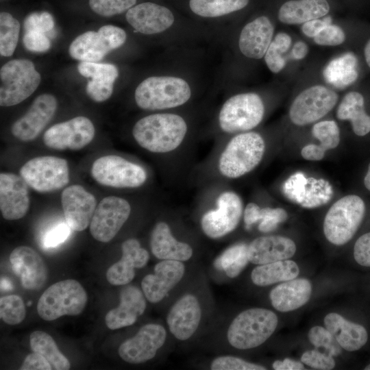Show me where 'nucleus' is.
<instances>
[{"label": "nucleus", "mask_w": 370, "mask_h": 370, "mask_svg": "<svg viewBox=\"0 0 370 370\" xmlns=\"http://www.w3.org/2000/svg\"><path fill=\"white\" fill-rule=\"evenodd\" d=\"M57 107L58 102L53 95L38 96L26 113L12 124V135L21 141L33 140L52 119Z\"/></svg>", "instance_id": "obj_17"}, {"label": "nucleus", "mask_w": 370, "mask_h": 370, "mask_svg": "<svg viewBox=\"0 0 370 370\" xmlns=\"http://www.w3.org/2000/svg\"><path fill=\"white\" fill-rule=\"evenodd\" d=\"M248 245L241 243L227 248L218 256L214 262V267L223 270L230 278L237 277L249 262L248 258Z\"/></svg>", "instance_id": "obj_37"}, {"label": "nucleus", "mask_w": 370, "mask_h": 370, "mask_svg": "<svg viewBox=\"0 0 370 370\" xmlns=\"http://www.w3.org/2000/svg\"><path fill=\"white\" fill-rule=\"evenodd\" d=\"M191 95L188 84L171 76H153L144 79L136 88L134 98L139 108L158 110L184 104Z\"/></svg>", "instance_id": "obj_4"}, {"label": "nucleus", "mask_w": 370, "mask_h": 370, "mask_svg": "<svg viewBox=\"0 0 370 370\" xmlns=\"http://www.w3.org/2000/svg\"><path fill=\"white\" fill-rule=\"evenodd\" d=\"M20 32V23L10 13L0 14V53L11 56L16 49Z\"/></svg>", "instance_id": "obj_39"}, {"label": "nucleus", "mask_w": 370, "mask_h": 370, "mask_svg": "<svg viewBox=\"0 0 370 370\" xmlns=\"http://www.w3.org/2000/svg\"><path fill=\"white\" fill-rule=\"evenodd\" d=\"M311 293L312 284L308 280L294 278L273 288L269 298L275 310L286 312L296 310L306 304Z\"/></svg>", "instance_id": "obj_30"}, {"label": "nucleus", "mask_w": 370, "mask_h": 370, "mask_svg": "<svg viewBox=\"0 0 370 370\" xmlns=\"http://www.w3.org/2000/svg\"><path fill=\"white\" fill-rule=\"evenodd\" d=\"M325 151H324L319 145L314 144H309L304 146L301 151V156L307 160L312 161H319L324 158Z\"/></svg>", "instance_id": "obj_55"}, {"label": "nucleus", "mask_w": 370, "mask_h": 370, "mask_svg": "<svg viewBox=\"0 0 370 370\" xmlns=\"http://www.w3.org/2000/svg\"><path fill=\"white\" fill-rule=\"evenodd\" d=\"M299 273L297 263L287 259L259 264L251 271V278L255 285L266 286L296 278Z\"/></svg>", "instance_id": "obj_35"}, {"label": "nucleus", "mask_w": 370, "mask_h": 370, "mask_svg": "<svg viewBox=\"0 0 370 370\" xmlns=\"http://www.w3.org/2000/svg\"><path fill=\"white\" fill-rule=\"evenodd\" d=\"M25 32H38L47 33L54 27L52 15L47 12H36L28 14L24 20Z\"/></svg>", "instance_id": "obj_46"}, {"label": "nucleus", "mask_w": 370, "mask_h": 370, "mask_svg": "<svg viewBox=\"0 0 370 370\" xmlns=\"http://www.w3.org/2000/svg\"><path fill=\"white\" fill-rule=\"evenodd\" d=\"M25 47L32 52H45L51 47V42L45 34L38 32H25L23 38Z\"/></svg>", "instance_id": "obj_50"}, {"label": "nucleus", "mask_w": 370, "mask_h": 370, "mask_svg": "<svg viewBox=\"0 0 370 370\" xmlns=\"http://www.w3.org/2000/svg\"><path fill=\"white\" fill-rule=\"evenodd\" d=\"M187 124L180 115L157 113L138 120L132 130L136 143L153 153H164L175 150L187 133Z\"/></svg>", "instance_id": "obj_1"}, {"label": "nucleus", "mask_w": 370, "mask_h": 370, "mask_svg": "<svg viewBox=\"0 0 370 370\" xmlns=\"http://www.w3.org/2000/svg\"><path fill=\"white\" fill-rule=\"evenodd\" d=\"M313 136L324 151L336 148L340 143V130L334 121H323L315 123L312 129Z\"/></svg>", "instance_id": "obj_41"}, {"label": "nucleus", "mask_w": 370, "mask_h": 370, "mask_svg": "<svg viewBox=\"0 0 370 370\" xmlns=\"http://www.w3.org/2000/svg\"><path fill=\"white\" fill-rule=\"evenodd\" d=\"M136 0H89L91 10L102 16L120 14L133 7Z\"/></svg>", "instance_id": "obj_44"}, {"label": "nucleus", "mask_w": 370, "mask_h": 370, "mask_svg": "<svg viewBox=\"0 0 370 370\" xmlns=\"http://www.w3.org/2000/svg\"><path fill=\"white\" fill-rule=\"evenodd\" d=\"M336 116L340 120L351 121L357 136L370 132V116L365 112L363 96L358 92L352 91L344 96L337 108Z\"/></svg>", "instance_id": "obj_33"}, {"label": "nucleus", "mask_w": 370, "mask_h": 370, "mask_svg": "<svg viewBox=\"0 0 370 370\" xmlns=\"http://www.w3.org/2000/svg\"><path fill=\"white\" fill-rule=\"evenodd\" d=\"M25 315V306L19 295H10L1 297L0 318L3 322L16 325L24 320Z\"/></svg>", "instance_id": "obj_40"}, {"label": "nucleus", "mask_w": 370, "mask_h": 370, "mask_svg": "<svg viewBox=\"0 0 370 370\" xmlns=\"http://www.w3.org/2000/svg\"><path fill=\"white\" fill-rule=\"evenodd\" d=\"M308 53V46L303 41H297L292 49V57L295 60L304 58Z\"/></svg>", "instance_id": "obj_59"}, {"label": "nucleus", "mask_w": 370, "mask_h": 370, "mask_svg": "<svg viewBox=\"0 0 370 370\" xmlns=\"http://www.w3.org/2000/svg\"><path fill=\"white\" fill-rule=\"evenodd\" d=\"M121 251V258L106 271L107 281L114 286L129 284L135 276V269L145 267L149 259L148 251L141 247L136 238L125 241Z\"/></svg>", "instance_id": "obj_24"}, {"label": "nucleus", "mask_w": 370, "mask_h": 370, "mask_svg": "<svg viewBox=\"0 0 370 370\" xmlns=\"http://www.w3.org/2000/svg\"><path fill=\"white\" fill-rule=\"evenodd\" d=\"M264 106L260 97L254 92L234 95L223 105L219 123L222 131L233 134L247 132L256 127L262 120Z\"/></svg>", "instance_id": "obj_8"}, {"label": "nucleus", "mask_w": 370, "mask_h": 370, "mask_svg": "<svg viewBox=\"0 0 370 370\" xmlns=\"http://www.w3.org/2000/svg\"><path fill=\"white\" fill-rule=\"evenodd\" d=\"M332 23V18L326 16L324 18H317L304 23L302 25V32L308 37H315L326 25Z\"/></svg>", "instance_id": "obj_54"}, {"label": "nucleus", "mask_w": 370, "mask_h": 370, "mask_svg": "<svg viewBox=\"0 0 370 370\" xmlns=\"http://www.w3.org/2000/svg\"><path fill=\"white\" fill-rule=\"evenodd\" d=\"M212 370H265L262 365L249 362L232 356H222L216 358L210 365Z\"/></svg>", "instance_id": "obj_45"}, {"label": "nucleus", "mask_w": 370, "mask_h": 370, "mask_svg": "<svg viewBox=\"0 0 370 370\" xmlns=\"http://www.w3.org/2000/svg\"><path fill=\"white\" fill-rule=\"evenodd\" d=\"M95 134L92 121L79 116L49 127L43 135V142L56 150H79L92 140Z\"/></svg>", "instance_id": "obj_15"}, {"label": "nucleus", "mask_w": 370, "mask_h": 370, "mask_svg": "<svg viewBox=\"0 0 370 370\" xmlns=\"http://www.w3.org/2000/svg\"><path fill=\"white\" fill-rule=\"evenodd\" d=\"M145 296L138 287L125 286L120 293L119 305L108 311L105 317L107 327L117 330L133 325L146 308Z\"/></svg>", "instance_id": "obj_25"}, {"label": "nucleus", "mask_w": 370, "mask_h": 370, "mask_svg": "<svg viewBox=\"0 0 370 370\" xmlns=\"http://www.w3.org/2000/svg\"><path fill=\"white\" fill-rule=\"evenodd\" d=\"M185 266L182 261L162 260L155 265L154 273L145 275L141 288L151 303L162 300L168 293L182 279Z\"/></svg>", "instance_id": "obj_21"}, {"label": "nucleus", "mask_w": 370, "mask_h": 370, "mask_svg": "<svg viewBox=\"0 0 370 370\" xmlns=\"http://www.w3.org/2000/svg\"><path fill=\"white\" fill-rule=\"evenodd\" d=\"M126 37L125 32L121 27L103 25L97 32L88 31L78 36L71 43L69 52L73 59L97 62L123 45Z\"/></svg>", "instance_id": "obj_11"}, {"label": "nucleus", "mask_w": 370, "mask_h": 370, "mask_svg": "<svg viewBox=\"0 0 370 370\" xmlns=\"http://www.w3.org/2000/svg\"><path fill=\"white\" fill-rule=\"evenodd\" d=\"M265 151L263 138L257 132H247L232 137L221 152L219 173L230 179L238 178L254 170Z\"/></svg>", "instance_id": "obj_2"}, {"label": "nucleus", "mask_w": 370, "mask_h": 370, "mask_svg": "<svg viewBox=\"0 0 370 370\" xmlns=\"http://www.w3.org/2000/svg\"><path fill=\"white\" fill-rule=\"evenodd\" d=\"M21 370H51L52 367L47 360L42 355L34 352L25 358Z\"/></svg>", "instance_id": "obj_53"}, {"label": "nucleus", "mask_w": 370, "mask_h": 370, "mask_svg": "<svg viewBox=\"0 0 370 370\" xmlns=\"http://www.w3.org/2000/svg\"><path fill=\"white\" fill-rule=\"evenodd\" d=\"M296 251L293 240L277 235L263 236L255 238L248 245V258L255 264L287 260Z\"/></svg>", "instance_id": "obj_27"}, {"label": "nucleus", "mask_w": 370, "mask_h": 370, "mask_svg": "<svg viewBox=\"0 0 370 370\" xmlns=\"http://www.w3.org/2000/svg\"><path fill=\"white\" fill-rule=\"evenodd\" d=\"M273 32V25L267 16L255 18L246 24L240 34V51L247 58H262L272 42Z\"/></svg>", "instance_id": "obj_28"}, {"label": "nucleus", "mask_w": 370, "mask_h": 370, "mask_svg": "<svg viewBox=\"0 0 370 370\" xmlns=\"http://www.w3.org/2000/svg\"><path fill=\"white\" fill-rule=\"evenodd\" d=\"M273 368L275 370H301L305 369L302 362L285 358L283 360H275L273 362Z\"/></svg>", "instance_id": "obj_56"}, {"label": "nucleus", "mask_w": 370, "mask_h": 370, "mask_svg": "<svg viewBox=\"0 0 370 370\" xmlns=\"http://www.w3.org/2000/svg\"><path fill=\"white\" fill-rule=\"evenodd\" d=\"M201 318V308L198 299L193 294H185L171 308L166 320L175 338L186 341L195 333Z\"/></svg>", "instance_id": "obj_22"}, {"label": "nucleus", "mask_w": 370, "mask_h": 370, "mask_svg": "<svg viewBox=\"0 0 370 370\" xmlns=\"http://www.w3.org/2000/svg\"><path fill=\"white\" fill-rule=\"evenodd\" d=\"M32 350L44 356L54 370H68L69 360L60 352L53 338L47 333L36 330L29 336Z\"/></svg>", "instance_id": "obj_36"}, {"label": "nucleus", "mask_w": 370, "mask_h": 370, "mask_svg": "<svg viewBox=\"0 0 370 370\" xmlns=\"http://www.w3.org/2000/svg\"><path fill=\"white\" fill-rule=\"evenodd\" d=\"M366 62L370 68V39L367 42L364 49Z\"/></svg>", "instance_id": "obj_60"}, {"label": "nucleus", "mask_w": 370, "mask_h": 370, "mask_svg": "<svg viewBox=\"0 0 370 370\" xmlns=\"http://www.w3.org/2000/svg\"><path fill=\"white\" fill-rule=\"evenodd\" d=\"M258 207V205L253 202H250L246 206L243 212V219L247 230H249L252 225L256 223V213Z\"/></svg>", "instance_id": "obj_57"}, {"label": "nucleus", "mask_w": 370, "mask_h": 370, "mask_svg": "<svg viewBox=\"0 0 370 370\" xmlns=\"http://www.w3.org/2000/svg\"><path fill=\"white\" fill-rule=\"evenodd\" d=\"M365 370H370V364L368 365L367 366H366V367L365 368Z\"/></svg>", "instance_id": "obj_62"}, {"label": "nucleus", "mask_w": 370, "mask_h": 370, "mask_svg": "<svg viewBox=\"0 0 370 370\" xmlns=\"http://www.w3.org/2000/svg\"><path fill=\"white\" fill-rule=\"evenodd\" d=\"M128 23L143 34L165 31L174 23V16L166 7L153 2H144L130 8L125 14Z\"/></svg>", "instance_id": "obj_23"}, {"label": "nucleus", "mask_w": 370, "mask_h": 370, "mask_svg": "<svg viewBox=\"0 0 370 370\" xmlns=\"http://www.w3.org/2000/svg\"><path fill=\"white\" fill-rule=\"evenodd\" d=\"M77 70L82 76L90 78L86 86V92L92 100L103 102L111 97L114 82L119 76L116 66L107 63L81 62Z\"/></svg>", "instance_id": "obj_26"}, {"label": "nucleus", "mask_w": 370, "mask_h": 370, "mask_svg": "<svg viewBox=\"0 0 370 370\" xmlns=\"http://www.w3.org/2000/svg\"><path fill=\"white\" fill-rule=\"evenodd\" d=\"M365 213V204L358 195H346L328 210L323 221L327 240L336 245L348 243L360 225Z\"/></svg>", "instance_id": "obj_6"}, {"label": "nucleus", "mask_w": 370, "mask_h": 370, "mask_svg": "<svg viewBox=\"0 0 370 370\" xmlns=\"http://www.w3.org/2000/svg\"><path fill=\"white\" fill-rule=\"evenodd\" d=\"M364 184L366 188L370 191V163L368 166L367 174L364 178Z\"/></svg>", "instance_id": "obj_61"}, {"label": "nucleus", "mask_w": 370, "mask_h": 370, "mask_svg": "<svg viewBox=\"0 0 370 370\" xmlns=\"http://www.w3.org/2000/svg\"><path fill=\"white\" fill-rule=\"evenodd\" d=\"M153 255L160 260L187 261L193 254L191 246L177 241L172 234L169 225L164 221L157 223L150 236Z\"/></svg>", "instance_id": "obj_29"}, {"label": "nucleus", "mask_w": 370, "mask_h": 370, "mask_svg": "<svg viewBox=\"0 0 370 370\" xmlns=\"http://www.w3.org/2000/svg\"><path fill=\"white\" fill-rule=\"evenodd\" d=\"M308 338L315 347H323L332 356H338L342 352V347L326 328L312 327L308 332Z\"/></svg>", "instance_id": "obj_42"}, {"label": "nucleus", "mask_w": 370, "mask_h": 370, "mask_svg": "<svg viewBox=\"0 0 370 370\" xmlns=\"http://www.w3.org/2000/svg\"><path fill=\"white\" fill-rule=\"evenodd\" d=\"M19 173L27 185L38 193L53 192L69 182L68 162L56 156L34 158L21 166Z\"/></svg>", "instance_id": "obj_10"}, {"label": "nucleus", "mask_w": 370, "mask_h": 370, "mask_svg": "<svg viewBox=\"0 0 370 370\" xmlns=\"http://www.w3.org/2000/svg\"><path fill=\"white\" fill-rule=\"evenodd\" d=\"M354 257L360 265L370 267V232L358 238L354 247Z\"/></svg>", "instance_id": "obj_51"}, {"label": "nucleus", "mask_w": 370, "mask_h": 370, "mask_svg": "<svg viewBox=\"0 0 370 370\" xmlns=\"http://www.w3.org/2000/svg\"><path fill=\"white\" fill-rule=\"evenodd\" d=\"M330 10L327 0H289L279 8L278 18L288 25L304 24L325 16Z\"/></svg>", "instance_id": "obj_32"}, {"label": "nucleus", "mask_w": 370, "mask_h": 370, "mask_svg": "<svg viewBox=\"0 0 370 370\" xmlns=\"http://www.w3.org/2000/svg\"><path fill=\"white\" fill-rule=\"evenodd\" d=\"M87 293L77 280L58 282L47 288L40 297L37 312L45 321H53L64 315L79 314L86 305Z\"/></svg>", "instance_id": "obj_5"}, {"label": "nucleus", "mask_w": 370, "mask_h": 370, "mask_svg": "<svg viewBox=\"0 0 370 370\" xmlns=\"http://www.w3.org/2000/svg\"><path fill=\"white\" fill-rule=\"evenodd\" d=\"M217 207L204 214L201 219L203 232L213 239L221 238L234 230L243 210L241 198L233 191L221 193L217 199Z\"/></svg>", "instance_id": "obj_13"}, {"label": "nucleus", "mask_w": 370, "mask_h": 370, "mask_svg": "<svg viewBox=\"0 0 370 370\" xmlns=\"http://www.w3.org/2000/svg\"><path fill=\"white\" fill-rule=\"evenodd\" d=\"M249 0H190L191 11L201 17L224 16L245 8Z\"/></svg>", "instance_id": "obj_38"}, {"label": "nucleus", "mask_w": 370, "mask_h": 370, "mask_svg": "<svg viewBox=\"0 0 370 370\" xmlns=\"http://www.w3.org/2000/svg\"><path fill=\"white\" fill-rule=\"evenodd\" d=\"M71 227L66 223H60L51 227L42 238V245L46 248L56 247L69 237Z\"/></svg>", "instance_id": "obj_49"}, {"label": "nucleus", "mask_w": 370, "mask_h": 370, "mask_svg": "<svg viewBox=\"0 0 370 370\" xmlns=\"http://www.w3.org/2000/svg\"><path fill=\"white\" fill-rule=\"evenodd\" d=\"M131 213L129 202L116 196L104 197L97 206L90 232L97 241L108 243L117 234Z\"/></svg>", "instance_id": "obj_14"}, {"label": "nucleus", "mask_w": 370, "mask_h": 370, "mask_svg": "<svg viewBox=\"0 0 370 370\" xmlns=\"http://www.w3.org/2000/svg\"><path fill=\"white\" fill-rule=\"evenodd\" d=\"M166 332L156 323L143 325L135 336L123 342L119 347V356L131 364L147 362L156 355L165 343Z\"/></svg>", "instance_id": "obj_16"}, {"label": "nucleus", "mask_w": 370, "mask_h": 370, "mask_svg": "<svg viewBox=\"0 0 370 370\" xmlns=\"http://www.w3.org/2000/svg\"><path fill=\"white\" fill-rule=\"evenodd\" d=\"M272 42L282 53H284L290 48L292 40L288 34L284 32H280L275 36Z\"/></svg>", "instance_id": "obj_58"}, {"label": "nucleus", "mask_w": 370, "mask_h": 370, "mask_svg": "<svg viewBox=\"0 0 370 370\" xmlns=\"http://www.w3.org/2000/svg\"><path fill=\"white\" fill-rule=\"evenodd\" d=\"M282 54L271 42L264 56L266 64L271 72L278 73L285 67L286 60Z\"/></svg>", "instance_id": "obj_52"}, {"label": "nucleus", "mask_w": 370, "mask_h": 370, "mask_svg": "<svg viewBox=\"0 0 370 370\" xmlns=\"http://www.w3.org/2000/svg\"><path fill=\"white\" fill-rule=\"evenodd\" d=\"M357 66L356 56L347 52L330 61L323 71V76L328 84L343 89L357 79Z\"/></svg>", "instance_id": "obj_34"}, {"label": "nucleus", "mask_w": 370, "mask_h": 370, "mask_svg": "<svg viewBox=\"0 0 370 370\" xmlns=\"http://www.w3.org/2000/svg\"><path fill=\"white\" fill-rule=\"evenodd\" d=\"M28 185L21 175L0 174V210L8 221L18 220L27 214L30 204Z\"/></svg>", "instance_id": "obj_19"}, {"label": "nucleus", "mask_w": 370, "mask_h": 370, "mask_svg": "<svg viewBox=\"0 0 370 370\" xmlns=\"http://www.w3.org/2000/svg\"><path fill=\"white\" fill-rule=\"evenodd\" d=\"M288 218L287 212L281 208L260 206L257 210L256 221H260L258 230L261 232L267 233L275 230L279 223L285 221Z\"/></svg>", "instance_id": "obj_43"}, {"label": "nucleus", "mask_w": 370, "mask_h": 370, "mask_svg": "<svg viewBox=\"0 0 370 370\" xmlns=\"http://www.w3.org/2000/svg\"><path fill=\"white\" fill-rule=\"evenodd\" d=\"M301 361L316 369L330 370L335 367V361L332 356L317 350L305 352L301 357Z\"/></svg>", "instance_id": "obj_47"}, {"label": "nucleus", "mask_w": 370, "mask_h": 370, "mask_svg": "<svg viewBox=\"0 0 370 370\" xmlns=\"http://www.w3.org/2000/svg\"><path fill=\"white\" fill-rule=\"evenodd\" d=\"M0 79V105L8 107L29 97L39 86L41 77L32 61L15 59L1 68Z\"/></svg>", "instance_id": "obj_7"}, {"label": "nucleus", "mask_w": 370, "mask_h": 370, "mask_svg": "<svg viewBox=\"0 0 370 370\" xmlns=\"http://www.w3.org/2000/svg\"><path fill=\"white\" fill-rule=\"evenodd\" d=\"M278 323L271 310L253 308L239 313L231 322L227 332L229 343L238 349H249L264 343Z\"/></svg>", "instance_id": "obj_3"}, {"label": "nucleus", "mask_w": 370, "mask_h": 370, "mask_svg": "<svg viewBox=\"0 0 370 370\" xmlns=\"http://www.w3.org/2000/svg\"><path fill=\"white\" fill-rule=\"evenodd\" d=\"M92 178L99 184L116 188H134L147 180L146 171L139 164L116 155L97 158L90 169Z\"/></svg>", "instance_id": "obj_9"}, {"label": "nucleus", "mask_w": 370, "mask_h": 370, "mask_svg": "<svg viewBox=\"0 0 370 370\" xmlns=\"http://www.w3.org/2000/svg\"><path fill=\"white\" fill-rule=\"evenodd\" d=\"M324 324L340 346L348 352L360 349L367 341L368 334L362 325L349 321L336 312L328 314Z\"/></svg>", "instance_id": "obj_31"}, {"label": "nucleus", "mask_w": 370, "mask_h": 370, "mask_svg": "<svg viewBox=\"0 0 370 370\" xmlns=\"http://www.w3.org/2000/svg\"><path fill=\"white\" fill-rule=\"evenodd\" d=\"M10 262L14 274L20 278L23 288L36 291L41 288L47 279V266L40 254L28 246H19L10 255Z\"/></svg>", "instance_id": "obj_20"}, {"label": "nucleus", "mask_w": 370, "mask_h": 370, "mask_svg": "<svg viewBox=\"0 0 370 370\" xmlns=\"http://www.w3.org/2000/svg\"><path fill=\"white\" fill-rule=\"evenodd\" d=\"M345 40L343 30L338 25L332 23L326 25L315 37L314 42L323 46H336Z\"/></svg>", "instance_id": "obj_48"}, {"label": "nucleus", "mask_w": 370, "mask_h": 370, "mask_svg": "<svg viewBox=\"0 0 370 370\" xmlns=\"http://www.w3.org/2000/svg\"><path fill=\"white\" fill-rule=\"evenodd\" d=\"M338 95L334 90L321 85L310 86L301 92L289 109L293 123L304 126L325 116L335 106Z\"/></svg>", "instance_id": "obj_12"}, {"label": "nucleus", "mask_w": 370, "mask_h": 370, "mask_svg": "<svg viewBox=\"0 0 370 370\" xmlns=\"http://www.w3.org/2000/svg\"><path fill=\"white\" fill-rule=\"evenodd\" d=\"M61 203L66 223L71 229L76 232L86 229L97 208L95 196L82 186L71 185L62 191Z\"/></svg>", "instance_id": "obj_18"}]
</instances>
